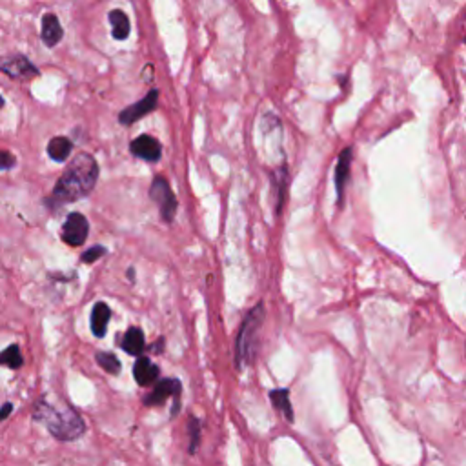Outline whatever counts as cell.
I'll return each instance as SVG.
<instances>
[{"mask_svg":"<svg viewBox=\"0 0 466 466\" xmlns=\"http://www.w3.org/2000/svg\"><path fill=\"white\" fill-rule=\"evenodd\" d=\"M98 179V164L89 153H79L69 162L62 177L57 181L53 199L59 202L79 201L89 195Z\"/></svg>","mask_w":466,"mask_h":466,"instance_id":"cell-1","label":"cell"},{"mask_svg":"<svg viewBox=\"0 0 466 466\" xmlns=\"http://www.w3.org/2000/svg\"><path fill=\"white\" fill-rule=\"evenodd\" d=\"M33 418L35 421L44 424L48 432L57 437L59 441H75L86 432V424H84L80 413L75 412L68 404L57 406L53 402L40 399L35 404Z\"/></svg>","mask_w":466,"mask_h":466,"instance_id":"cell-2","label":"cell"},{"mask_svg":"<svg viewBox=\"0 0 466 466\" xmlns=\"http://www.w3.org/2000/svg\"><path fill=\"white\" fill-rule=\"evenodd\" d=\"M262 321H265V305L259 303L256 308L251 310L250 314L246 315V319L242 321L241 330H239L235 348V363L239 370L248 366L251 363V359H253L257 334H259L260 326H262Z\"/></svg>","mask_w":466,"mask_h":466,"instance_id":"cell-3","label":"cell"},{"mask_svg":"<svg viewBox=\"0 0 466 466\" xmlns=\"http://www.w3.org/2000/svg\"><path fill=\"white\" fill-rule=\"evenodd\" d=\"M181 390L182 384L179 383L177 379H162V381H159L155 384L153 392L144 397V404H147V406H159V404L166 402L170 397H173L172 415L175 418L179 410H181Z\"/></svg>","mask_w":466,"mask_h":466,"instance_id":"cell-4","label":"cell"},{"mask_svg":"<svg viewBox=\"0 0 466 466\" xmlns=\"http://www.w3.org/2000/svg\"><path fill=\"white\" fill-rule=\"evenodd\" d=\"M150 197H152V201L157 202L159 210H161L162 221L172 222L175 213H177V199L173 195L172 188H170V184L166 182V179L157 177L152 182Z\"/></svg>","mask_w":466,"mask_h":466,"instance_id":"cell-5","label":"cell"},{"mask_svg":"<svg viewBox=\"0 0 466 466\" xmlns=\"http://www.w3.org/2000/svg\"><path fill=\"white\" fill-rule=\"evenodd\" d=\"M89 224L86 217L80 213H69L62 226V241L69 246H82L88 239Z\"/></svg>","mask_w":466,"mask_h":466,"instance_id":"cell-6","label":"cell"},{"mask_svg":"<svg viewBox=\"0 0 466 466\" xmlns=\"http://www.w3.org/2000/svg\"><path fill=\"white\" fill-rule=\"evenodd\" d=\"M157 98H159V91L157 89H152V91H150V93H147L143 100H138V102L132 104V106H128L126 109H123L120 115H118L120 124L137 123L138 118H143L144 115L153 111V109L157 108Z\"/></svg>","mask_w":466,"mask_h":466,"instance_id":"cell-7","label":"cell"},{"mask_svg":"<svg viewBox=\"0 0 466 466\" xmlns=\"http://www.w3.org/2000/svg\"><path fill=\"white\" fill-rule=\"evenodd\" d=\"M0 69L13 79H28V77L39 75V69L35 68L24 55H13V57L0 59Z\"/></svg>","mask_w":466,"mask_h":466,"instance_id":"cell-8","label":"cell"},{"mask_svg":"<svg viewBox=\"0 0 466 466\" xmlns=\"http://www.w3.org/2000/svg\"><path fill=\"white\" fill-rule=\"evenodd\" d=\"M129 150H132V153L135 157L144 159V161L150 162L159 161L162 153L161 143H159L157 138L150 137V135H141V137L135 138L132 143V146H129Z\"/></svg>","mask_w":466,"mask_h":466,"instance_id":"cell-9","label":"cell"},{"mask_svg":"<svg viewBox=\"0 0 466 466\" xmlns=\"http://www.w3.org/2000/svg\"><path fill=\"white\" fill-rule=\"evenodd\" d=\"M352 159H354V150L352 147L343 150L337 159V166H335V190H337L339 201H343L344 188H346V181L350 177V168H352Z\"/></svg>","mask_w":466,"mask_h":466,"instance_id":"cell-10","label":"cell"},{"mask_svg":"<svg viewBox=\"0 0 466 466\" xmlns=\"http://www.w3.org/2000/svg\"><path fill=\"white\" fill-rule=\"evenodd\" d=\"M133 377L138 386H150V384L157 383L159 368L147 357H138L133 364Z\"/></svg>","mask_w":466,"mask_h":466,"instance_id":"cell-11","label":"cell"},{"mask_svg":"<svg viewBox=\"0 0 466 466\" xmlns=\"http://www.w3.org/2000/svg\"><path fill=\"white\" fill-rule=\"evenodd\" d=\"M62 35H64V31H62V26H60L57 15L46 13L44 19H42V40H44V44L53 48V46L59 44Z\"/></svg>","mask_w":466,"mask_h":466,"instance_id":"cell-12","label":"cell"},{"mask_svg":"<svg viewBox=\"0 0 466 466\" xmlns=\"http://www.w3.org/2000/svg\"><path fill=\"white\" fill-rule=\"evenodd\" d=\"M109 317H111L109 306L104 305V303H97L93 312H91V332H93L95 337H104L106 335Z\"/></svg>","mask_w":466,"mask_h":466,"instance_id":"cell-13","label":"cell"},{"mask_svg":"<svg viewBox=\"0 0 466 466\" xmlns=\"http://www.w3.org/2000/svg\"><path fill=\"white\" fill-rule=\"evenodd\" d=\"M123 348L126 350V354L141 357V354H143L144 348H146V341H144L143 330L129 328L123 337Z\"/></svg>","mask_w":466,"mask_h":466,"instance_id":"cell-14","label":"cell"},{"mask_svg":"<svg viewBox=\"0 0 466 466\" xmlns=\"http://www.w3.org/2000/svg\"><path fill=\"white\" fill-rule=\"evenodd\" d=\"M109 24H111L113 39L126 40L129 35V19L128 15L120 10L109 11Z\"/></svg>","mask_w":466,"mask_h":466,"instance_id":"cell-15","label":"cell"},{"mask_svg":"<svg viewBox=\"0 0 466 466\" xmlns=\"http://www.w3.org/2000/svg\"><path fill=\"white\" fill-rule=\"evenodd\" d=\"M71 143L66 137H55L49 141L48 144V155L53 159L55 162H64L71 153Z\"/></svg>","mask_w":466,"mask_h":466,"instance_id":"cell-16","label":"cell"},{"mask_svg":"<svg viewBox=\"0 0 466 466\" xmlns=\"http://www.w3.org/2000/svg\"><path fill=\"white\" fill-rule=\"evenodd\" d=\"M270 399L274 402V406L279 410L289 422L294 421V408H292V402H289V392L280 388V390H271Z\"/></svg>","mask_w":466,"mask_h":466,"instance_id":"cell-17","label":"cell"},{"mask_svg":"<svg viewBox=\"0 0 466 466\" xmlns=\"http://www.w3.org/2000/svg\"><path fill=\"white\" fill-rule=\"evenodd\" d=\"M24 364V359L20 355V350L17 344H11L10 348L0 352V366H8L11 370H19Z\"/></svg>","mask_w":466,"mask_h":466,"instance_id":"cell-18","label":"cell"},{"mask_svg":"<svg viewBox=\"0 0 466 466\" xmlns=\"http://www.w3.org/2000/svg\"><path fill=\"white\" fill-rule=\"evenodd\" d=\"M95 359H97V363L102 366L104 372L113 373V375L120 372V361H118L113 354H108V352H98V354L95 355Z\"/></svg>","mask_w":466,"mask_h":466,"instance_id":"cell-19","label":"cell"},{"mask_svg":"<svg viewBox=\"0 0 466 466\" xmlns=\"http://www.w3.org/2000/svg\"><path fill=\"white\" fill-rule=\"evenodd\" d=\"M190 436H192V441H190V454H195L197 448H199V442H201V422H199V419L195 418L190 419Z\"/></svg>","mask_w":466,"mask_h":466,"instance_id":"cell-20","label":"cell"},{"mask_svg":"<svg viewBox=\"0 0 466 466\" xmlns=\"http://www.w3.org/2000/svg\"><path fill=\"white\" fill-rule=\"evenodd\" d=\"M106 256V248L104 246H93V248H89V250H86L82 253V262H86V265H91V262H95V260H98L100 257Z\"/></svg>","mask_w":466,"mask_h":466,"instance_id":"cell-21","label":"cell"},{"mask_svg":"<svg viewBox=\"0 0 466 466\" xmlns=\"http://www.w3.org/2000/svg\"><path fill=\"white\" fill-rule=\"evenodd\" d=\"M277 175V190H279V201H277V211H280L283 208V202H285V193H286V182H288V177H286V168H283L279 173H275Z\"/></svg>","mask_w":466,"mask_h":466,"instance_id":"cell-22","label":"cell"},{"mask_svg":"<svg viewBox=\"0 0 466 466\" xmlns=\"http://www.w3.org/2000/svg\"><path fill=\"white\" fill-rule=\"evenodd\" d=\"M13 166H15V157L10 152L0 150V170H10Z\"/></svg>","mask_w":466,"mask_h":466,"instance_id":"cell-23","label":"cell"},{"mask_svg":"<svg viewBox=\"0 0 466 466\" xmlns=\"http://www.w3.org/2000/svg\"><path fill=\"white\" fill-rule=\"evenodd\" d=\"M11 410H13V404H11V402H6L4 406L0 408V421H4V419L11 413Z\"/></svg>","mask_w":466,"mask_h":466,"instance_id":"cell-24","label":"cell"},{"mask_svg":"<svg viewBox=\"0 0 466 466\" xmlns=\"http://www.w3.org/2000/svg\"><path fill=\"white\" fill-rule=\"evenodd\" d=\"M2 106H4V98L0 97V109H2Z\"/></svg>","mask_w":466,"mask_h":466,"instance_id":"cell-25","label":"cell"},{"mask_svg":"<svg viewBox=\"0 0 466 466\" xmlns=\"http://www.w3.org/2000/svg\"><path fill=\"white\" fill-rule=\"evenodd\" d=\"M465 44H466V39H465Z\"/></svg>","mask_w":466,"mask_h":466,"instance_id":"cell-26","label":"cell"}]
</instances>
